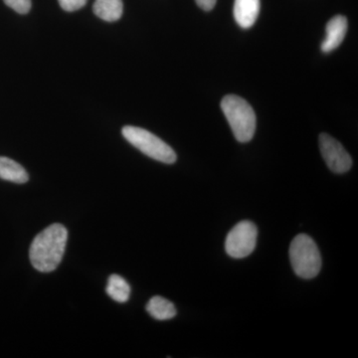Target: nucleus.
<instances>
[{
    "label": "nucleus",
    "mask_w": 358,
    "mask_h": 358,
    "mask_svg": "<svg viewBox=\"0 0 358 358\" xmlns=\"http://www.w3.org/2000/svg\"><path fill=\"white\" fill-rule=\"evenodd\" d=\"M348 20L345 16L336 15L327 22L326 39L322 41V51L331 53L341 46L348 32Z\"/></svg>",
    "instance_id": "7"
},
{
    "label": "nucleus",
    "mask_w": 358,
    "mask_h": 358,
    "mask_svg": "<svg viewBox=\"0 0 358 358\" xmlns=\"http://www.w3.org/2000/svg\"><path fill=\"white\" fill-rule=\"evenodd\" d=\"M7 6L20 14H27L31 9V0H3Z\"/></svg>",
    "instance_id": "13"
},
{
    "label": "nucleus",
    "mask_w": 358,
    "mask_h": 358,
    "mask_svg": "<svg viewBox=\"0 0 358 358\" xmlns=\"http://www.w3.org/2000/svg\"><path fill=\"white\" fill-rule=\"evenodd\" d=\"M195 1H196L197 6L200 8L203 9L205 11H210L215 6L217 0H195Z\"/></svg>",
    "instance_id": "15"
},
{
    "label": "nucleus",
    "mask_w": 358,
    "mask_h": 358,
    "mask_svg": "<svg viewBox=\"0 0 358 358\" xmlns=\"http://www.w3.org/2000/svg\"><path fill=\"white\" fill-rule=\"evenodd\" d=\"M68 231L62 224H52L33 240L30 262L41 273L55 271L62 261L67 245Z\"/></svg>",
    "instance_id": "1"
},
{
    "label": "nucleus",
    "mask_w": 358,
    "mask_h": 358,
    "mask_svg": "<svg viewBox=\"0 0 358 358\" xmlns=\"http://www.w3.org/2000/svg\"><path fill=\"white\" fill-rule=\"evenodd\" d=\"M221 109L238 141L248 143L253 138L256 131V114L246 100L236 95L225 96L221 101Z\"/></svg>",
    "instance_id": "2"
},
{
    "label": "nucleus",
    "mask_w": 358,
    "mask_h": 358,
    "mask_svg": "<svg viewBox=\"0 0 358 358\" xmlns=\"http://www.w3.org/2000/svg\"><path fill=\"white\" fill-rule=\"evenodd\" d=\"M147 310L157 320H171L176 315V308L173 303L159 296L150 299L147 305Z\"/></svg>",
    "instance_id": "11"
},
{
    "label": "nucleus",
    "mask_w": 358,
    "mask_h": 358,
    "mask_svg": "<svg viewBox=\"0 0 358 358\" xmlns=\"http://www.w3.org/2000/svg\"><path fill=\"white\" fill-rule=\"evenodd\" d=\"M289 260L294 272L303 279H313L322 268V257L317 244L307 234L294 238L289 246Z\"/></svg>",
    "instance_id": "3"
},
{
    "label": "nucleus",
    "mask_w": 358,
    "mask_h": 358,
    "mask_svg": "<svg viewBox=\"0 0 358 358\" xmlns=\"http://www.w3.org/2000/svg\"><path fill=\"white\" fill-rule=\"evenodd\" d=\"M122 134L131 145L150 159L166 164H173L178 159L173 148L147 129L126 126L122 128Z\"/></svg>",
    "instance_id": "4"
},
{
    "label": "nucleus",
    "mask_w": 358,
    "mask_h": 358,
    "mask_svg": "<svg viewBox=\"0 0 358 358\" xmlns=\"http://www.w3.org/2000/svg\"><path fill=\"white\" fill-rule=\"evenodd\" d=\"M257 237L258 230L255 224L251 221H241L226 237V253L235 259L246 258L255 250Z\"/></svg>",
    "instance_id": "5"
},
{
    "label": "nucleus",
    "mask_w": 358,
    "mask_h": 358,
    "mask_svg": "<svg viewBox=\"0 0 358 358\" xmlns=\"http://www.w3.org/2000/svg\"><path fill=\"white\" fill-rule=\"evenodd\" d=\"M260 13V0H235L234 18L240 27L248 29Z\"/></svg>",
    "instance_id": "8"
},
{
    "label": "nucleus",
    "mask_w": 358,
    "mask_h": 358,
    "mask_svg": "<svg viewBox=\"0 0 358 358\" xmlns=\"http://www.w3.org/2000/svg\"><path fill=\"white\" fill-rule=\"evenodd\" d=\"M59 4L68 13L79 10L82 7L86 6L88 0H58Z\"/></svg>",
    "instance_id": "14"
},
{
    "label": "nucleus",
    "mask_w": 358,
    "mask_h": 358,
    "mask_svg": "<svg viewBox=\"0 0 358 358\" xmlns=\"http://www.w3.org/2000/svg\"><path fill=\"white\" fill-rule=\"evenodd\" d=\"M320 150L327 166L333 173H345L352 169V157L343 145L329 134H320Z\"/></svg>",
    "instance_id": "6"
},
{
    "label": "nucleus",
    "mask_w": 358,
    "mask_h": 358,
    "mask_svg": "<svg viewBox=\"0 0 358 358\" xmlns=\"http://www.w3.org/2000/svg\"><path fill=\"white\" fill-rule=\"evenodd\" d=\"M106 292L117 303H126L131 296V287L128 282L119 275H110Z\"/></svg>",
    "instance_id": "12"
},
{
    "label": "nucleus",
    "mask_w": 358,
    "mask_h": 358,
    "mask_svg": "<svg viewBox=\"0 0 358 358\" xmlns=\"http://www.w3.org/2000/svg\"><path fill=\"white\" fill-rule=\"evenodd\" d=\"M0 178L10 182L23 185L29 179L24 167L6 157H0Z\"/></svg>",
    "instance_id": "9"
},
{
    "label": "nucleus",
    "mask_w": 358,
    "mask_h": 358,
    "mask_svg": "<svg viewBox=\"0 0 358 358\" xmlns=\"http://www.w3.org/2000/svg\"><path fill=\"white\" fill-rule=\"evenodd\" d=\"M93 11L96 16L107 22H115L124 13L122 0H95Z\"/></svg>",
    "instance_id": "10"
}]
</instances>
